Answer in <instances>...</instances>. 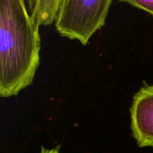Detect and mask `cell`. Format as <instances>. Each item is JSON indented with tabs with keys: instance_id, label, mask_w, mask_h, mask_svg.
<instances>
[{
	"instance_id": "cell-1",
	"label": "cell",
	"mask_w": 153,
	"mask_h": 153,
	"mask_svg": "<svg viewBox=\"0 0 153 153\" xmlns=\"http://www.w3.org/2000/svg\"><path fill=\"white\" fill-rule=\"evenodd\" d=\"M39 25L25 0H0V96L14 97L31 85L40 64Z\"/></svg>"
},
{
	"instance_id": "cell-2",
	"label": "cell",
	"mask_w": 153,
	"mask_h": 153,
	"mask_svg": "<svg viewBox=\"0 0 153 153\" xmlns=\"http://www.w3.org/2000/svg\"><path fill=\"white\" fill-rule=\"evenodd\" d=\"M113 0H61L55 28L62 37L86 45L105 22Z\"/></svg>"
},
{
	"instance_id": "cell-3",
	"label": "cell",
	"mask_w": 153,
	"mask_h": 153,
	"mask_svg": "<svg viewBox=\"0 0 153 153\" xmlns=\"http://www.w3.org/2000/svg\"><path fill=\"white\" fill-rule=\"evenodd\" d=\"M130 114L131 128L137 145L153 148V84H146L136 93Z\"/></svg>"
},
{
	"instance_id": "cell-4",
	"label": "cell",
	"mask_w": 153,
	"mask_h": 153,
	"mask_svg": "<svg viewBox=\"0 0 153 153\" xmlns=\"http://www.w3.org/2000/svg\"><path fill=\"white\" fill-rule=\"evenodd\" d=\"M25 1L31 18L39 26H46L55 22L61 0Z\"/></svg>"
},
{
	"instance_id": "cell-5",
	"label": "cell",
	"mask_w": 153,
	"mask_h": 153,
	"mask_svg": "<svg viewBox=\"0 0 153 153\" xmlns=\"http://www.w3.org/2000/svg\"><path fill=\"white\" fill-rule=\"evenodd\" d=\"M121 2H126L131 6L143 10L153 16V0H118Z\"/></svg>"
},
{
	"instance_id": "cell-6",
	"label": "cell",
	"mask_w": 153,
	"mask_h": 153,
	"mask_svg": "<svg viewBox=\"0 0 153 153\" xmlns=\"http://www.w3.org/2000/svg\"><path fill=\"white\" fill-rule=\"evenodd\" d=\"M40 153H59V150L58 148L55 149H46L44 147L41 148V151Z\"/></svg>"
}]
</instances>
